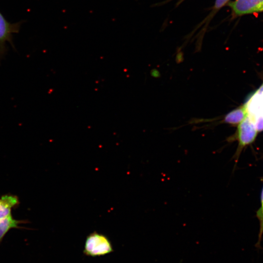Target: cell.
<instances>
[{
	"label": "cell",
	"mask_w": 263,
	"mask_h": 263,
	"mask_svg": "<svg viewBox=\"0 0 263 263\" xmlns=\"http://www.w3.org/2000/svg\"><path fill=\"white\" fill-rule=\"evenodd\" d=\"M258 132L254 123L246 115L238 126L236 138L238 141V146L234 156L236 160L238 159L242 150L254 141Z\"/></svg>",
	"instance_id": "cell-1"
},
{
	"label": "cell",
	"mask_w": 263,
	"mask_h": 263,
	"mask_svg": "<svg viewBox=\"0 0 263 263\" xmlns=\"http://www.w3.org/2000/svg\"><path fill=\"white\" fill-rule=\"evenodd\" d=\"M21 22H10L0 12V62L7 52V42H9L15 48L13 42V34L19 32Z\"/></svg>",
	"instance_id": "cell-3"
},
{
	"label": "cell",
	"mask_w": 263,
	"mask_h": 263,
	"mask_svg": "<svg viewBox=\"0 0 263 263\" xmlns=\"http://www.w3.org/2000/svg\"><path fill=\"white\" fill-rule=\"evenodd\" d=\"M25 223L24 221L14 219L12 215L0 218V244L8 232L13 228H23L20 225Z\"/></svg>",
	"instance_id": "cell-7"
},
{
	"label": "cell",
	"mask_w": 263,
	"mask_h": 263,
	"mask_svg": "<svg viewBox=\"0 0 263 263\" xmlns=\"http://www.w3.org/2000/svg\"><path fill=\"white\" fill-rule=\"evenodd\" d=\"M19 204V199L16 195L6 194L0 197V218L11 215L12 209Z\"/></svg>",
	"instance_id": "cell-6"
},
{
	"label": "cell",
	"mask_w": 263,
	"mask_h": 263,
	"mask_svg": "<svg viewBox=\"0 0 263 263\" xmlns=\"http://www.w3.org/2000/svg\"><path fill=\"white\" fill-rule=\"evenodd\" d=\"M109 239L104 235L96 232L90 234L86 240L84 253L90 256H99L113 251Z\"/></svg>",
	"instance_id": "cell-2"
},
{
	"label": "cell",
	"mask_w": 263,
	"mask_h": 263,
	"mask_svg": "<svg viewBox=\"0 0 263 263\" xmlns=\"http://www.w3.org/2000/svg\"><path fill=\"white\" fill-rule=\"evenodd\" d=\"M229 0H216L214 7L212 8V11L208 16V18H209L208 20H209L220 9L228 3Z\"/></svg>",
	"instance_id": "cell-10"
},
{
	"label": "cell",
	"mask_w": 263,
	"mask_h": 263,
	"mask_svg": "<svg viewBox=\"0 0 263 263\" xmlns=\"http://www.w3.org/2000/svg\"><path fill=\"white\" fill-rule=\"evenodd\" d=\"M258 90L260 92H263V84L261 85V86L259 88V89Z\"/></svg>",
	"instance_id": "cell-11"
},
{
	"label": "cell",
	"mask_w": 263,
	"mask_h": 263,
	"mask_svg": "<svg viewBox=\"0 0 263 263\" xmlns=\"http://www.w3.org/2000/svg\"><path fill=\"white\" fill-rule=\"evenodd\" d=\"M256 215L259 221L260 227L258 241L255 244V246L259 250L262 249L261 244L263 235V187L261 194V206L257 211Z\"/></svg>",
	"instance_id": "cell-9"
},
{
	"label": "cell",
	"mask_w": 263,
	"mask_h": 263,
	"mask_svg": "<svg viewBox=\"0 0 263 263\" xmlns=\"http://www.w3.org/2000/svg\"><path fill=\"white\" fill-rule=\"evenodd\" d=\"M184 0H178V1L177 2V5H179L182 2H183Z\"/></svg>",
	"instance_id": "cell-12"
},
{
	"label": "cell",
	"mask_w": 263,
	"mask_h": 263,
	"mask_svg": "<svg viewBox=\"0 0 263 263\" xmlns=\"http://www.w3.org/2000/svg\"><path fill=\"white\" fill-rule=\"evenodd\" d=\"M228 5L234 16L263 12V0H235Z\"/></svg>",
	"instance_id": "cell-4"
},
{
	"label": "cell",
	"mask_w": 263,
	"mask_h": 263,
	"mask_svg": "<svg viewBox=\"0 0 263 263\" xmlns=\"http://www.w3.org/2000/svg\"><path fill=\"white\" fill-rule=\"evenodd\" d=\"M246 115L254 121L263 116V92L257 90L244 105Z\"/></svg>",
	"instance_id": "cell-5"
},
{
	"label": "cell",
	"mask_w": 263,
	"mask_h": 263,
	"mask_svg": "<svg viewBox=\"0 0 263 263\" xmlns=\"http://www.w3.org/2000/svg\"><path fill=\"white\" fill-rule=\"evenodd\" d=\"M246 116L244 106L235 109L227 113L223 121L230 125H237L241 123Z\"/></svg>",
	"instance_id": "cell-8"
}]
</instances>
